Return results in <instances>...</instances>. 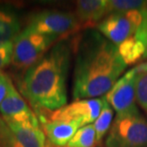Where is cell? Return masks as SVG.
<instances>
[{
	"mask_svg": "<svg viewBox=\"0 0 147 147\" xmlns=\"http://www.w3.org/2000/svg\"><path fill=\"white\" fill-rule=\"evenodd\" d=\"M74 44V100L104 96L127 67L117 46L93 30L81 34Z\"/></svg>",
	"mask_w": 147,
	"mask_h": 147,
	"instance_id": "cell-1",
	"label": "cell"
},
{
	"mask_svg": "<svg viewBox=\"0 0 147 147\" xmlns=\"http://www.w3.org/2000/svg\"><path fill=\"white\" fill-rule=\"evenodd\" d=\"M71 57V42L59 40L25 71L20 90L37 113L53 112L67 104Z\"/></svg>",
	"mask_w": 147,
	"mask_h": 147,
	"instance_id": "cell-2",
	"label": "cell"
},
{
	"mask_svg": "<svg viewBox=\"0 0 147 147\" xmlns=\"http://www.w3.org/2000/svg\"><path fill=\"white\" fill-rule=\"evenodd\" d=\"M58 39L24 29L13 40L11 65L17 70H27L40 59Z\"/></svg>",
	"mask_w": 147,
	"mask_h": 147,
	"instance_id": "cell-3",
	"label": "cell"
},
{
	"mask_svg": "<svg viewBox=\"0 0 147 147\" xmlns=\"http://www.w3.org/2000/svg\"><path fill=\"white\" fill-rule=\"evenodd\" d=\"M106 147H147V119L142 115L117 116L105 140Z\"/></svg>",
	"mask_w": 147,
	"mask_h": 147,
	"instance_id": "cell-4",
	"label": "cell"
},
{
	"mask_svg": "<svg viewBox=\"0 0 147 147\" xmlns=\"http://www.w3.org/2000/svg\"><path fill=\"white\" fill-rule=\"evenodd\" d=\"M79 26L80 24L75 13L57 10H46L32 16L25 29L58 38L73 33Z\"/></svg>",
	"mask_w": 147,
	"mask_h": 147,
	"instance_id": "cell-5",
	"label": "cell"
},
{
	"mask_svg": "<svg viewBox=\"0 0 147 147\" xmlns=\"http://www.w3.org/2000/svg\"><path fill=\"white\" fill-rule=\"evenodd\" d=\"M105 100V96L98 98H88L74 100L72 103L53 112H48L47 117L37 116L38 119L50 121H76L83 127L92 124L100 114Z\"/></svg>",
	"mask_w": 147,
	"mask_h": 147,
	"instance_id": "cell-6",
	"label": "cell"
},
{
	"mask_svg": "<svg viewBox=\"0 0 147 147\" xmlns=\"http://www.w3.org/2000/svg\"><path fill=\"white\" fill-rule=\"evenodd\" d=\"M136 68L129 70L120 76L111 90L105 95L107 102L111 105L117 116H137L140 115L137 105Z\"/></svg>",
	"mask_w": 147,
	"mask_h": 147,
	"instance_id": "cell-7",
	"label": "cell"
},
{
	"mask_svg": "<svg viewBox=\"0 0 147 147\" xmlns=\"http://www.w3.org/2000/svg\"><path fill=\"white\" fill-rule=\"evenodd\" d=\"M142 21L140 11L110 13L96 25L98 32L116 46L135 36Z\"/></svg>",
	"mask_w": 147,
	"mask_h": 147,
	"instance_id": "cell-8",
	"label": "cell"
},
{
	"mask_svg": "<svg viewBox=\"0 0 147 147\" xmlns=\"http://www.w3.org/2000/svg\"><path fill=\"white\" fill-rule=\"evenodd\" d=\"M0 116L5 122L39 121L36 114L26 103L14 85L11 83L8 94L0 105Z\"/></svg>",
	"mask_w": 147,
	"mask_h": 147,
	"instance_id": "cell-9",
	"label": "cell"
},
{
	"mask_svg": "<svg viewBox=\"0 0 147 147\" xmlns=\"http://www.w3.org/2000/svg\"><path fill=\"white\" fill-rule=\"evenodd\" d=\"M7 125L11 131L13 147H46V136L39 121L8 122Z\"/></svg>",
	"mask_w": 147,
	"mask_h": 147,
	"instance_id": "cell-10",
	"label": "cell"
},
{
	"mask_svg": "<svg viewBox=\"0 0 147 147\" xmlns=\"http://www.w3.org/2000/svg\"><path fill=\"white\" fill-rule=\"evenodd\" d=\"M39 122L47 140L59 147L67 146L76 131L81 127V125L76 121H50L41 119Z\"/></svg>",
	"mask_w": 147,
	"mask_h": 147,
	"instance_id": "cell-11",
	"label": "cell"
},
{
	"mask_svg": "<svg viewBox=\"0 0 147 147\" xmlns=\"http://www.w3.org/2000/svg\"><path fill=\"white\" fill-rule=\"evenodd\" d=\"M76 16L80 25H98L109 16L107 0H80L76 4Z\"/></svg>",
	"mask_w": 147,
	"mask_h": 147,
	"instance_id": "cell-12",
	"label": "cell"
},
{
	"mask_svg": "<svg viewBox=\"0 0 147 147\" xmlns=\"http://www.w3.org/2000/svg\"><path fill=\"white\" fill-rule=\"evenodd\" d=\"M21 32V24L16 13L0 9V44L13 41Z\"/></svg>",
	"mask_w": 147,
	"mask_h": 147,
	"instance_id": "cell-13",
	"label": "cell"
},
{
	"mask_svg": "<svg viewBox=\"0 0 147 147\" xmlns=\"http://www.w3.org/2000/svg\"><path fill=\"white\" fill-rule=\"evenodd\" d=\"M117 50L126 65H133L143 58L144 46L135 36L127 38L117 46Z\"/></svg>",
	"mask_w": 147,
	"mask_h": 147,
	"instance_id": "cell-14",
	"label": "cell"
},
{
	"mask_svg": "<svg viewBox=\"0 0 147 147\" xmlns=\"http://www.w3.org/2000/svg\"><path fill=\"white\" fill-rule=\"evenodd\" d=\"M113 108L111 107V105L108 103L106 98H105L100 114L98 117V119H96V121L94 122V127H95L96 130L98 144L101 142L104 136L107 134L108 130H110L111 125L113 123Z\"/></svg>",
	"mask_w": 147,
	"mask_h": 147,
	"instance_id": "cell-15",
	"label": "cell"
},
{
	"mask_svg": "<svg viewBox=\"0 0 147 147\" xmlns=\"http://www.w3.org/2000/svg\"><path fill=\"white\" fill-rule=\"evenodd\" d=\"M96 144H98V140L95 127L94 124H88L76 131L67 147H95Z\"/></svg>",
	"mask_w": 147,
	"mask_h": 147,
	"instance_id": "cell-16",
	"label": "cell"
},
{
	"mask_svg": "<svg viewBox=\"0 0 147 147\" xmlns=\"http://www.w3.org/2000/svg\"><path fill=\"white\" fill-rule=\"evenodd\" d=\"M107 3L109 14L131 11H142L147 9V1L145 0H107Z\"/></svg>",
	"mask_w": 147,
	"mask_h": 147,
	"instance_id": "cell-17",
	"label": "cell"
},
{
	"mask_svg": "<svg viewBox=\"0 0 147 147\" xmlns=\"http://www.w3.org/2000/svg\"><path fill=\"white\" fill-rule=\"evenodd\" d=\"M137 103L147 114V72L138 73L136 79Z\"/></svg>",
	"mask_w": 147,
	"mask_h": 147,
	"instance_id": "cell-18",
	"label": "cell"
},
{
	"mask_svg": "<svg viewBox=\"0 0 147 147\" xmlns=\"http://www.w3.org/2000/svg\"><path fill=\"white\" fill-rule=\"evenodd\" d=\"M13 54V41L0 44V71L11 63Z\"/></svg>",
	"mask_w": 147,
	"mask_h": 147,
	"instance_id": "cell-19",
	"label": "cell"
},
{
	"mask_svg": "<svg viewBox=\"0 0 147 147\" xmlns=\"http://www.w3.org/2000/svg\"><path fill=\"white\" fill-rule=\"evenodd\" d=\"M142 21L140 23L137 33L135 34V37L140 40L144 46V55L142 59H147V9L142 11Z\"/></svg>",
	"mask_w": 147,
	"mask_h": 147,
	"instance_id": "cell-20",
	"label": "cell"
},
{
	"mask_svg": "<svg viewBox=\"0 0 147 147\" xmlns=\"http://www.w3.org/2000/svg\"><path fill=\"white\" fill-rule=\"evenodd\" d=\"M0 147H13L11 131L1 116H0Z\"/></svg>",
	"mask_w": 147,
	"mask_h": 147,
	"instance_id": "cell-21",
	"label": "cell"
},
{
	"mask_svg": "<svg viewBox=\"0 0 147 147\" xmlns=\"http://www.w3.org/2000/svg\"><path fill=\"white\" fill-rule=\"evenodd\" d=\"M11 83H13V81L11 80V78H9L7 74L0 71V105L7 96Z\"/></svg>",
	"mask_w": 147,
	"mask_h": 147,
	"instance_id": "cell-22",
	"label": "cell"
},
{
	"mask_svg": "<svg viewBox=\"0 0 147 147\" xmlns=\"http://www.w3.org/2000/svg\"><path fill=\"white\" fill-rule=\"evenodd\" d=\"M137 70L138 73H143V72H147V61L145 62H143L142 64H140V65H138L135 67Z\"/></svg>",
	"mask_w": 147,
	"mask_h": 147,
	"instance_id": "cell-23",
	"label": "cell"
},
{
	"mask_svg": "<svg viewBox=\"0 0 147 147\" xmlns=\"http://www.w3.org/2000/svg\"><path fill=\"white\" fill-rule=\"evenodd\" d=\"M46 147H59V146H55L54 144H52V143H50L48 140H47V144H46ZM64 147H67V146H64Z\"/></svg>",
	"mask_w": 147,
	"mask_h": 147,
	"instance_id": "cell-24",
	"label": "cell"
}]
</instances>
